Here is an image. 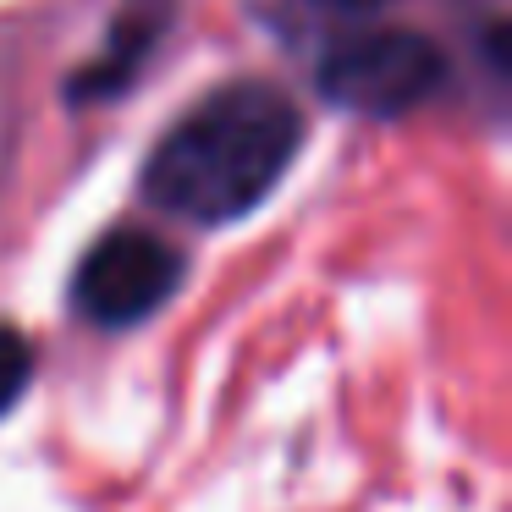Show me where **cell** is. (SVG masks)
Masks as SVG:
<instances>
[{
    "label": "cell",
    "mask_w": 512,
    "mask_h": 512,
    "mask_svg": "<svg viewBox=\"0 0 512 512\" xmlns=\"http://www.w3.org/2000/svg\"><path fill=\"white\" fill-rule=\"evenodd\" d=\"M28 375H34V353H28V342L12 331V325H0V413L17 408V397L28 391Z\"/></svg>",
    "instance_id": "obj_4"
},
{
    "label": "cell",
    "mask_w": 512,
    "mask_h": 512,
    "mask_svg": "<svg viewBox=\"0 0 512 512\" xmlns=\"http://www.w3.org/2000/svg\"><path fill=\"white\" fill-rule=\"evenodd\" d=\"M320 6H336V12H375L386 0H320Z\"/></svg>",
    "instance_id": "obj_5"
},
{
    "label": "cell",
    "mask_w": 512,
    "mask_h": 512,
    "mask_svg": "<svg viewBox=\"0 0 512 512\" xmlns=\"http://www.w3.org/2000/svg\"><path fill=\"white\" fill-rule=\"evenodd\" d=\"M182 254L155 232H105L72 276V303L94 325H138L177 292Z\"/></svg>",
    "instance_id": "obj_3"
},
{
    "label": "cell",
    "mask_w": 512,
    "mask_h": 512,
    "mask_svg": "<svg viewBox=\"0 0 512 512\" xmlns=\"http://www.w3.org/2000/svg\"><path fill=\"white\" fill-rule=\"evenodd\" d=\"M303 144V111L276 83H226L204 94L144 166L149 204L193 226H226L265 204Z\"/></svg>",
    "instance_id": "obj_1"
},
{
    "label": "cell",
    "mask_w": 512,
    "mask_h": 512,
    "mask_svg": "<svg viewBox=\"0 0 512 512\" xmlns=\"http://www.w3.org/2000/svg\"><path fill=\"white\" fill-rule=\"evenodd\" d=\"M446 83V56L413 28H369L320 61V94L358 116H408Z\"/></svg>",
    "instance_id": "obj_2"
}]
</instances>
